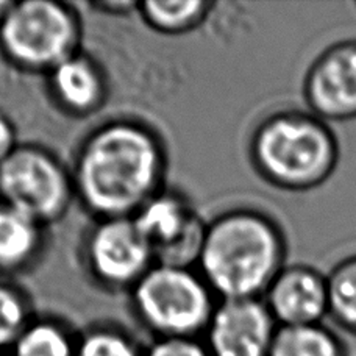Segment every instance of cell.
<instances>
[{
  "instance_id": "obj_1",
  "label": "cell",
  "mask_w": 356,
  "mask_h": 356,
  "mask_svg": "<svg viewBox=\"0 0 356 356\" xmlns=\"http://www.w3.org/2000/svg\"><path fill=\"white\" fill-rule=\"evenodd\" d=\"M160 164V150L147 131L131 124L108 125L81 150L80 193L95 211L110 219L124 218L149 200Z\"/></svg>"
},
{
  "instance_id": "obj_2",
  "label": "cell",
  "mask_w": 356,
  "mask_h": 356,
  "mask_svg": "<svg viewBox=\"0 0 356 356\" xmlns=\"http://www.w3.org/2000/svg\"><path fill=\"white\" fill-rule=\"evenodd\" d=\"M286 255L278 225L255 211L227 214L205 232L200 249L207 282L225 300L258 298L282 272Z\"/></svg>"
},
{
  "instance_id": "obj_3",
  "label": "cell",
  "mask_w": 356,
  "mask_h": 356,
  "mask_svg": "<svg viewBox=\"0 0 356 356\" xmlns=\"http://www.w3.org/2000/svg\"><path fill=\"white\" fill-rule=\"evenodd\" d=\"M253 161L266 180L292 193L322 186L339 161V144L325 120L309 111H280L258 127Z\"/></svg>"
},
{
  "instance_id": "obj_4",
  "label": "cell",
  "mask_w": 356,
  "mask_h": 356,
  "mask_svg": "<svg viewBox=\"0 0 356 356\" xmlns=\"http://www.w3.org/2000/svg\"><path fill=\"white\" fill-rule=\"evenodd\" d=\"M135 300L143 319L163 338H191L213 316L205 283L183 266L160 264L145 272Z\"/></svg>"
},
{
  "instance_id": "obj_5",
  "label": "cell",
  "mask_w": 356,
  "mask_h": 356,
  "mask_svg": "<svg viewBox=\"0 0 356 356\" xmlns=\"http://www.w3.org/2000/svg\"><path fill=\"white\" fill-rule=\"evenodd\" d=\"M0 41L5 52L21 65L55 67L71 56L75 25L60 3L27 0L13 3L2 17Z\"/></svg>"
},
{
  "instance_id": "obj_6",
  "label": "cell",
  "mask_w": 356,
  "mask_h": 356,
  "mask_svg": "<svg viewBox=\"0 0 356 356\" xmlns=\"http://www.w3.org/2000/svg\"><path fill=\"white\" fill-rule=\"evenodd\" d=\"M0 195L5 205L35 222L54 218L66 205V177L38 149H16L0 164Z\"/></svg>"
},
{
  "instance_id": "obj_7",
  "label": "cell",
  "mask_w": 356,
  "mask_h": 356,
  "mask_svg": "<svg viewBox=\"0 0 356 356\" xmlns=\"http://www.w3.org/2000/svg\"><path fill=\"white\" fill-rule=\"evenodd\" d=\"M303 97L325 122L356 119V41H341L317 56L303 79Z\"/></svg>"
},
{
  "instance_id": "obj_8",
  "label": "cell",
  "mask_w": 356,
  "mask_h": 356,
  "mask_svg": "<svg viewBox=\"0 0 356 356\" xmlns=\"http://www.w3.org/2000/svg\"><path fill=\"white\" fill-rule=\"evenodd\" d=\"M278 325L258 298L224 300L209 321L211 356H269Z\"/></svg>"
},
{
  "instance_id": "obj_9",
  "label": "cell",
  "mask_w": 356,
  "mask_h": 356,
  "mask_svg": "<svg viewBox=\"0 0 356 356\" xmlns=\"http://www.w3.org/2000/svg\"><path fill=\"white\" fill-rule=\"evenodd\" d=\"M152 252L160 253L170 266H183L191 253L200 255L205 233L193 213L172 195L152 197L139 208L135 219Z\"/></svg>"
},
{
  "instance_id": "obj_10",
  "label": "cell",
  "mask_w": 356,
  "mask_h": 356,
  "mask_svg": "<svg viewBox=\"0 0 356 356\" xmlns=\"http://www.w3.org/2000/svg\"><path fill=\"white\" fill-rule=\"evenodd\" d=\"M266 307L278 327L322 323L328 316L327 275L309 266H291L266 291Z\"/></svg>"
},
{
  "instance_id": "obj_11",
  "label": "cell",
  "mask_w": 356,
  "mask_h": 356,
  "mask_svg": "<svg viewBox=\"0 0 356 356\" xmlns=\"http://www.w3.org/2000/svg\"><path fill=\"white\" fill-rule=\"evenodd\" d=\"M152 255L154 252L133 219H108L89 241V259L94 270L110 283L139 280L147 272Z\"/></svg>"
},
{
  "instance_id": "obj_12",
  "label": "cell",
  "mask_w": 356,
  "mask_h": 356,
  "mask_svg": "<svg viewBox=\"0 0 356 356\" xmlns=\"http://www.w3.org/2000/svg\"><path fill=\"white\" fill-rule=\"evenodd\" d=\"M54 91L75 111H85L94 106L102 94V81L91 63L69 56L54 67Z\"/></svg>"
},
{
  "instance_id": "obj_13",
  "label": "cell",
  "mask_w": 356,
  "mask_h": 356,
  "mask_svg": "<svg viewBox=\"0 0 356 356\" xmlns=\"http://www.w3.org/2000/svg\"><path fill=\"white\" fill-rule=\"evenodd\" d=\"M269 356H347L344 342L323 323L278 327Z\"/></svg>"
},
{
  "instance_id": "obj_14",
  "label": "cell",
  "mask_w": 356,
  "mask_h": 356,
  "mask_svg": "<svg viewBox=\"0 0 356 356\" xmlns=\"http://www.w3.org/2000/svg\"><path fill=\"white\" fill-rule=\"evenodd\" d=\"M38 244V222L0 205V266H17L29 259Z\"/></svg>"
},
{
  "instance_id": "obj_15",
  "label": "cell",
  "mask_w": 356,
  "mask_h": 356,
  "mask_svg": "<svg viewBox=\"0 0 356 356\" xmlns=\"http://www.w3.org/2000/svg\"><path fill=\"white\" fill-rule=\"evenodd\" d=\"M328 316L356 334V255L342 259L327 275Z\"/></svg>"
},
{
  "instance_id": "obj_16",
  "label": "cell",
  "mask_w": 356,
  "mask_h": 356,
  "mask_svg": "<svg viewBox=\"0 0 356 356\" xmlns=\"http://www.w3.org/2000/svg\"><path fill=\"white\" fill-rule=\"evenodd\" d=\"M13 356H75V347L54 323L27 325L13 346Z\"/></svg>"
},
{
  "instance_id": "obj_17",
  "label": "cell",
  "mask_w": 356,
  "mask_h": 356,
  "mask_svg": "<svg viewBox=\"0 0 356 356\" xmlns=\"http://www.w3.org/2000/svg\"><path fill=\"white\" fill-rule=\"evenodd\" d=\"M205 8L203 2H147L144 15L147 21L163 30H180L193 24Z\"/></svg>"
},
{
  "instance_id": "obj_18",
  "label": "cell",
  "mask_w": 356,
  "mask_h": 356,
  "mask_svg": "<svg viewBox=\"0 0 356 356\" xmlns=\"http://www.w3.org/2000/svg\"><path fill=\"white\" fill-rule=\"evenodd\" d=\"M25 328L27 321L22 300L13 289L0 286V350L15 346Z\"/></svg>"
},
{
  "instance_id": "obj_19",
  "label": "cell",
  "mask_w": 356,
  "mask_h": 356,
  "mask_svg": "<svg viewBox=\"0 0 356 356\" xmlns=\"http://www.w3.org/2000/svg\"><path fill=\"white\" fill-rule=\"evenodd\" d=\"M75 356H141V353L122 334L94 332L75 347Z\"/></svg>"
},
{
  "instance_id": "obj_20",
  "label": "cell",
  "mask_w": 356,
  "mask_h": 356,
  "mask_svg": "<svg viewBox=\"0 0 356 356\" xmlns=\"http://www.w3.org/2000/svg\"><path fill=\"white\" fill-rule=\"evenodd\" d=\"M147 356H211L208 348L191 338H163L150 348Z\"/></svg>"
},
{
  "instance_id": "obj_21",
  "label": "cell",
  "mask_w": 356,
  "mask_h": 356,
  "mask_svg": "<svg viewBox=\"0 0 356 356\" xmlns=\"http://www.w3.org/2000/svg\"><path fill=\"white\" fill-rule=\"evenodd\" d=\"M15 150V131L8 120L0 114V164Z\"/></svg>"
},
{
  "instance_id": "obj_22",
  "label": "cell",
  "mask_w": 356,
  "mask_h": 356,
  "mask_svg": "<svg viewBox=\"0 0 356 356\" xmlns=\"http://www.w3.org/2000/svg\"><path fill=\"white\" fill-rule=\"evenodd\" d=\"M11 5L13 3H10V2H0V17H3L6 15V11L10 10Z\"/></svg>"
},
{
  "instance_id": "obj_23",
  "label": "cell",
  "mask_w": 356,
  "mask_h": 356,
  "mask_svg": "<svg viewBox=\"0 0 356 356\" xmlns=\"http://www.w3.org/2000/svg\"><path fill=\"white\" fill-rule=\"evenodd\" d=\"M0 356H2V355H0Z\"/></svg>"
}]
</instances>
